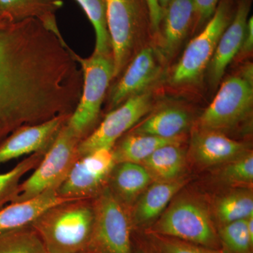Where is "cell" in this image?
Here are the masks:
<instances>
[{
	"instance_id": "obj_20",
	"label": "cell",
	"mask_w": 253,
	"mask_h": 253,
	"mask_svg": "<svg viewBox=\"0 0 253 253\" xmlns=\"http://www.w3.org/2000/svg\"><path fill=\"white\" fill-rule=\"evenodd\" d=\"M72 201L63 199L51 190L28 201L12 203L0 209V234L30 226L37 218L55 205Z\"/></svg>"
},
{
	"instance_id": "obj_34",
	"label": "cell",
	"mask_w": 253,
	"mask_h": 253,
	"mask_svg": "<svg viewBox=\"0 0 253 253\" xmlns=\"http://www.w3.org/2000/svg\"><path fill=\"white\" fill-rule=\"evenodd\" d=\"M132 253H157L154 248L149 244L148 240L146 242L142 244V241L139 243V244L134 245L132 243Z\"/></svg>"
},
{
	"instance_id": "obj_7",
	"label": "cell",
	"mask_w": 253,
	"mask_h": 253,
	"mask_svg": "<svg viewBox=\"0 0 253 253\" xmlns=\"http://www.w3.org/2000/svg\"><path fill=\"white\" fill-rule=\"evenodd\" d=\"M144 233L221 249L217 227L207 208L199 200L189 196L173 201Z\"/></svg>"
},
{
	"instance_id": "obj_32",
	"label": "cell",
	"mask_w": 253,
	"mask_h": 253,
	"mask_svg": "<svg viewBox=\"0 0 253 253\" xmlns=\"http://www.w3.org/2000/svg\"><path fill=\"white\" fill-rule=\"evenodd\" d=\"M149 7L150 22L152 40L157 34L163 16L162 8L160 6L158 0H146Z\"/></svg>"
},
{
	"instance_id": "obj_1",
	"label": "cell",
	"mask_w": 253,
	"mask_h": 253,
	"mask_svg": "<svg viewBox=\"0 0 253 253\" xmlns=\"http://www.w3.org/2000/svg\"><path fill=\"white\" fill-rule=\"evenodd\" d=\"M76 78L67 49L41 21L0 19V142L21 126L66 114Z\"/></svg>"
},
{
	"instance_id": "obj_23",
	"label": "cell",
	"mask_w": 253,
	"mask_h": 253,
	"mask_svg": "<svg viewBox=\"0 0 253 253\" xmlns=\"http://www.w3.org/2000/svg\"><path fill=\"white\" fill-rule=\"evenodd\" d=\"M181 144L165 145L141 163L153 179L169 181L179 179L186 163L185 151Z\"/></svg>"
},
{
	"instance_id": "obj_10",
	"label": "cell",
	"mask_w": 253,
	"mask_h": 253,
	"mask_svg": "<svg viewBox=\"0 0 253 253\" xmlns=\"http://www.w3.org/2000/svg\"><path fill=\"white\" fill-rule=\"evenodd\" d=\"M157 86L132 96L109 111L94 130L81 141L80 156L101 149H112L124 134L154 109Z\"/></svg>"
},
{
	"instance_id": "obj_8",
	"label": "cell",
	"mask_w": 253,
	"mask_h": 253,
	"mask_svg": "<svg viewBox=\"0 0 253 253\" xmlns=\"http://www.w3.org/2000/svg\"><path fill=\"white\" fill-rule=\"evenodd\" d=\"M81 141L66 123L33 174L19 184L18 196L12 203L28 201L46 191L57 190L81 158L78 147Z\"/></svg>"
},
{
	"instance_id": "obj_18",
	"label": "cell",
	"mask_w": 253,
	"mask_h": 253,
	"mask_svg": "<svg viewBox=\"0 0 253 253\" xmlns=\"http://www.w3.org/2000/svg\"><path fill=\"white\" fill-rule=\"evenodd\" d=\"M151 112L129 132L168 139L179 137L185 136L194 121L189 110L179 104L163 105Z\"/></svg>"
},
{
	"instance_id": "obj_30",
	"label": "cell",
	"mask_w": 253,
	"mask_h": 253,
	"mask_svg": "<svg viewBox=\"0 0 253 253\" xmlns=\"http://www.w3.org/2000/svg\"><path fill=\"white\" fill-rule=\"evenodd\" d=\"M144 234L157 253H224L221 249H210L168 236Z\"/></svg>"
},
{
	"instance_id": "obj_15",
	"label": "cell",
	"mask_w": 253,
	"mask_h": 253,
	"mask_svg": "<svg viewBox=\"0 0 253 253\" xmlns=\"http://www.w3.org/2000/svg\"><path fill=\"white\" fill-rule=\"evenodd\" d=\"M251 7V0H238L234 18L218 42L206 71L212 89L219 85L226 68L239 52L246 34Z\"/></svg>"
},
{
	"instance_id": "obj_33",
	"label": "cell",
	"mask_w": 253,
	"mask_h": 253,
	"mask_svg": "<svg viewBox=\"0 0 253 253\" xmlns=\"http://www.w3.org/2000/svg\"><path fill=\"white\" fill-rule=\"evenodd\" d=\"M253 51V17L249 18L246 27V34L240 48L239 52L235 57L236 61L246 59L252 54Z\"/></svg>"
},
{
	"instance_id": "obj_5",
	"label": "cell",
	"mask_w": 253,
	"mask_h": 253,
	"mask_svg": "<svg viewBox=\"0 0 253 253\" xmlns=\"http://www.w3.org/2000/svg\"><path fill=\"white\" fill-rule=\"evenodd\" d=\"M236 0H219L215 12L200 33L189 42L168 77V85L184 89L202 81L221 35L235 14Z\"/></svg>"
},
{
	"instance_id": "obj_22",
	"label": "cell",
	"mask_w": 253,
	"mask_h": 253,
	"mask_svg": "<svg viewBox=\"0 0 253 253\" xmlns=\"http://www.w3.org/2000/svg\"><path fill=\"white\" fill-rule=\"evenodd\" d=\"M124 135L112 149L116 164L122 163L141 164L155 151L165 145L181 144L185 140V136L168 139L147 134H134L129 131Z\"/></svg>"
},
{
	"instance_id": "obj_35",
	"label": "cell",
	"mask_w": 253,
	"mask_h": 253,
	"mask_svg": "<svg viewBox=\"0 0 253 253\" xmlns=\"http://www.w3.org/2000/svg\"><path fill=\"white\" fill-rule=\"evenodd\" d=\"M169 1L170 0H158V2H159L161 7L162 8L163 12H164L165 9H166L168 4H169Z\"/></svg>"
},
{
	"instance_id": "obj_2",
	"label": "cell",
	"mask_w": 253,
	"mask_h": 253,
	"mask_svg": "<svg viewBox=\"0 0 253 253\" xmlns=\"http://www.w3.org/2000/svg\"><path fill=\"white\" fill-rule=\"evenodd\" d=\"M94 224L92 199L55 205L31 224L47 253H89Z\"/></svg>"
},
{
	"instance_id": "obj_11",
	"label": "cell",
	"mask_w": 253,
	"mask_h": 253,
	"mask_svg": "<svg viewBox=\"0 0 253 253\" xmlns=\"http://www.w3.org/2000/svg\"><path fill=\"white\" fill-rule=\"evenodd\" d=\"M166 64L153 44L145 46L131 59L122 75L113 82L106 95V109L111 111L126 100L157 86Z\"/></svg>"
},
{
	"instance_id": "obj_3",
	"label": "cell",
	"mask_w": 253,
	"mask_h": 253,
	"mask_svg": "<svg viewBox=\"0 0 253 253\" xmlns=\"http://www.w3.org/2000/svg\"><path fill=\"white\" fill-rule=\"evenodd\" d=\"M253 66L248 62L221 83L212 103L196 122V129L228 136L252 121Z\"/></svg>"
},
{
	"instance_id": "obj_13",
	"label": "cell",
	"mask_w": 253,
	"mask_h": 253,
	"mask_svg": "<svg viewBox=\"0 0 253 253\" xmlns=\"http://www.w3.org/2000/svg\"><path fill=\"white\" fill-rule=\"evenodd\" d=\"M195 17L194 0H170L153 45L166 66L179 52L191 30Z\"/></svg>"
},
{
	"instance_id": "obj_14",
	"label": "cell",
	"mask_w": 253,
	"mask_h": 253,
	"mask_svg": "<svg viewBox=\"0 0 253 253\" xmlns=\"http://www.w3.org/2000/svg\"><path fill=\"white\" fill-rule=\"evenodd\" d=\"M71 116H57L39 124L21 126L13 131L0 142V166L25 155L47 151Z\"/></svg>"
},
{
	"instance_id": "obj_25",
	"label": "cell",
	"mask_w": 253,
	"mask_h": 253,
	"mask_svg": "<svg viewBox=\"0 0 253 253\" xmlns=\"http://www.w3.org/2000/svg\"><path fill=\"white\" fill-rule=\"evenodd\" d=\"M89 18L96 35L94 52L113 54L111 37L108 28L106 0H76Z\"/></svg>"
},
{
	"instance_id": "obj_12",
	"label": "cell",
	"mask_w": 253,
	"mask_h": 253,
	"mask_svg": "<svg viewBox=\"0 0 253 253\" xmlns=\"http://www.w3.org/2000/svg\"><path fill=\"white\" fill-rule=\"evenodd\" d=\"M116 166L112 149H101L81 156L56 191L63 199H93L109 184Z\"/></svg>"
},
{
	"instance_id": "obj_6",
	"label": "cell",
	"mask_w": 253,
	"mask_h": 253,
	"mask_svg": "<svg viewBox=\"0 0 253 253\" xmlns=\"http://www.w3.org/2000/svg\"><path fill=\"white\" fill-rule=\"evenodd\" d=\"M73 59L83 73V90L74 112L68 119L67 126L82 141L97 126L101 106L114 76L113 54L93 52L83 58L71 49Z\"/></svg>"
},
{
	"instance_id": "obj_31",
	"label": "cell",
	"mask_w": 253,
	"mask_h": 253,
	"mask_svg": "<svg viewBox=\"0 0 253 253\" xmlns=\"http://www.w3.org/2000/svg\"><path fill=\"white\" fill-rule=\"evenodd\" d=\"M219 0H194L195 17L194 30L199 31L207 24L215 12Z\"/></svg>"
},
{
	"instance_id": "obj_26",
	"label": "cell",
	"mask_w": 253,
	"mask_h": 253,
	"mask_svg": "<svg viewBox=\"0 0 253 253\" xmlns=\"http://www.w3.org/2000/svg\"><path fill=\"white\" fill-rule=\"evenodd\" d=\"M46 151H39L30 155L11 170L0 173V209L14 201L18 196V186L23 176L39 165Z\"/></svg>"
},
{
	"instance_id": "obj_17",
	"label": "cell",
	"mask_w": 253,
	"mask_h": 253,
	"mask_svg": "<svg viewBox=\"0 0 253 253\" xmlns=\"http://www.w3.org/2000/svg\"><path fill=\"white\" fill-rule=\"evenodd\" d=\"M188 180L180 177L173 181H157L148 186L134 205L132 215L129 216L132 231H145L152 225Z\"/></svg>"
},
{
	"instance_id": "obj_24",
	"label": "cell",
	"mask_w": 253,
	"mask_h": 253,
	"mask_svg": "<svg viewBox=\"0 0 253 253\" xmlns=\"http://www.w3.org/2000/svg\"><path fill=\"white\" fill-rule=\"evenodd\" d=\"M219 226L247 219L253 215L252 191L238 190L224 195L217 200L214 207Z\"/></svg>"
},
{
	"instance_id": "obj_4",
	"label": "cell",
	"mask_w": 253,
	"mask_h": 253,
	"mask_svg": "<svg viewBox=\"0 0 253 253\" xmlns=\"http://www.w3.org/2000/svg\"><path fill=\"white\" fill-rule=\"evenodd\" d=\"M106 4L114 82L135 55L149 44L147 39H152V35L146 0H106Z\"/></svg>"
},
{
	"instance_id": "obj_16",
	"label": "cell",
	"mask_w": 253,
	"mask_h": 253,
	"mask_svg": "<svg viewBox=\"0 0 253 253\" xmlns=\"http://www.w3.org/2000/svg\"><path fill=\"white\" fill-rule=\"evenodd\" d=\"M251 151L250 144L218 131L195 129L189 144L190 157L202 167L224 165Z\"/></svg>"
},
{
	"instance_id": "obj_29",
	"label": "cell",
	"mask_w": 253,
	"mask_h": 253,
	"mask_svg": "<svg viewBox=\"0 0 253 253\" xmlns=\"http://www.w3.org/2000/svg\"><path fill=\"white\" fill-rule=\"evenodd\" d=\"M222 182L232 186L252 185L253 182V154L246 153L225 163L219 170Z\"/></svg>"
},
{
	"instance_id": "obj_21",
	"label": "cell",
	"mask_w": 253,
	"mask_h": 253,
	"mask_svg": "<svg viewBox=\"0 0 253 253\" xmlns=\"http://www.w3.org/2000/svg\"><path fill=\"white\" fill-rule=\"evenodd\" d=\"M153 178L141 164H116L109 178V188L123 207L130 206L147 189Z\"/></svg>"
},
{
	"instance_id": "obj_19",
	"label": "cell",
	"mask_w": 253,
	"mask_h": 253,
	"mask_svg": "<svg viewBox=\"0 0 253 253\" xmlns=\"http://www.w3.org/2000/svg\"><path fill=\"white\" fill-rule=\"evenodd\" d=\"M63 5L62 0H0V19L16 23L36 18L63 38L56 20V12Z\"/></svg>"
},
{
	"instance_id": "obj_9",
	"label": "cell",
	"mask_w": 253,
	"mask_h": 253,
	"mask_svg": "<svg viewBox=\"0 0 253 253\" xmlns=\"http://www.w3.org/2000/svg\"><path fill=\"white\" fill-rule=\"evenodd\" d=\"M92 201L94 224L89 253H132L129 215L109 186Z\"/></svg>"
},
{
	"instance_id": "obj_28",
	"label": "cell",
	"mask_w": 253,
	"mask_h": 253,
	"mask_svg": "<svg viewBox=\"0 0 253 253\" xmlns=\"http://www.w3.org/2000/svg\"><path fill=\"white\" fill-rule=\"evenodd\" d=\"M217 231L224 253H253V239L248 231L247 219L219 226Z\"/></svg>"
},
{
	"instance_id": "obj_27",
	"label": "cell",
	"mask_w": 253,
	"mask_h": 253,
	"mask_svg": "<svg viewBox=\"0 0 253 253\" xmlns=\"http://www.w3.org/2000/svg\"><path fill=\"white\" fill-rule=\"evenodd\" d=\"M0 253H47L31 225L0 234Z\"/></svg>"
}]
</instances>
